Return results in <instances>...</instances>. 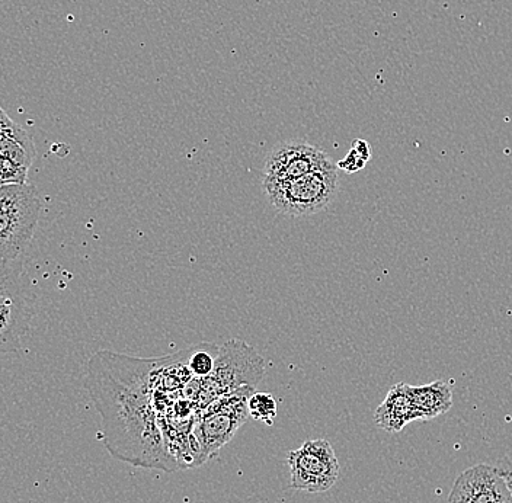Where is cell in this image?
Returning a JSON list of instances; mask_svg holds the SVG:
<instances>
[{
  "label": "cell",
  "instance_id": "6da1fadb",
  "mask_svg": "<svg viewBox=\"0 0 512 503\" xmlns=\"http://www.w3.org/2000/svg\"><path fill=\"white\" fill-rule=\"evenodd\" d=\"M153 377L131 370V358L96 352L88 364L86 389L102 415L104 441L115 458L134 466L175 470L156 422L147 386Z\"/></svg>",
  "mask_w": 512,
  "mask_h": 503
},
{
  "label": "cell",
  "instance_id": "7a4b0ae2",
  "mask_svg": "<svg viewBox=\"0 0 512 503\" xmlns=\"http://www.w3.org/2000/svg\"><path fill=\"white\" fill-rule=\"evenodd\" d=\"M40 214V195L34 185H0V262L18 261L27 251Z\"/></svg>",
  "mask_w": 512,
  "mask_h": 503
},
{
  "label": "cell",
  "instance_id": "3957f363",
  "mask_svg": "<svg viewBox=\"0 0 512 503\" xmlns=\"http://www.w3.org/2000/svg\"><path fill=\"white\" fill-rule=\"evenodd\" d=\"M265 194L275 210L290 217H307L325 210L339 189L336 163L323 166L290 181L262 182Z\"/></svg>",
  "mask_w": 512,
  "mask_h": 503
},
{
  "label": "cell",
  "instance_id": "277c9868",
  "mask_svg": "<svg viewBox=\"0 0 512 503\" xmlns=\"http://www.w3.org/2000/svg\"><path fill=\"white\" fill-rule=\"evenodd\" d=\"M265 374L261 355L242 341L226 342L220 346L213 373L203 378V387H197L194 399L206 408L214 400L235 392L243 386L256 387Z\"/></svg>",
  "mask_w": 512,
  "mask_h": 503
},
{
  "label": "cell",
  "instance_id": "5b68a950",
  "mask_svg": "<svg viewBox=\"0 0 512 503\" xmlns=\"http://www.w3.org/2000/svg\"><path fill=\"white\" fill-rule=\"evenodd\" d=\"M30 290L19 261L0 262V354L18 351L30 332Z\"/></svg>",
  "mask_w": 512,
  "mask_h": 503
},
{
  "label": "cell",
  "instance_id": "8992f818",
  "mask_svg": "<svg viewBox=\"0 0 512 503\" xmlns=\"http://www.w3.org/2000/svg\"><path fill=\"white\" fill-rule=\"evenodd\" d=\"M254 392L255 387L243 386L204 408L194 428L204 457L216 456L223 445L232 441L240 426L248 421V400Z\"/></svg>",
  "mask_w": 512,
  "mask_h": 503
},
{
  "label": "cell",
  "instance_id": "52a82bcc",
  "mask_svg": "<svg viewBox=\"0 0 512 503\" xmlns=\"http://www.w3.org/2000/svg\"><path fill=\"white\" fill-rule=\"evenodd\" d=\"M291 472V488L309 493H323L335 485L339 463L328 441L309 440L290 451L287 457Z\"/></svg>",
  "mask_w": 512,
  "mask_h": 503
},
{
  "label": "cell",
  "instance_id": "ba28073f",
  "mask_svg": "<svg viewBox=\"0 0 512 503\" xmlns=\"http://www.w3.org/2000/svg\"><path fill=\"white\" fill-rule=\"evenodd\" d=\"M331 163L329 156L312 144L303 142L277 144L265 160L262 182L290 181Z\"/></svg>",
  "mask_w": 512,
  "mask_h": 503
},
{
  "label": "cell",
  "instance_id": "9c48e42d",
  "mask_svg": "<svg viewBox=\"0 0 512 503\" xmlns=\"http://www.w3.org/2000/svg\"><path fill=\"white\" fill-rule=\"evenodd\" d=\"M448 503H512V495L495 466L479 464L460 474Z\"/></svg>",
  "mask_w": 512,
  "mask_h": 503
},
{
  "label": "cell",
  "instance_id": "30bf717a",
  "mask_svg": "<svg viewBox=\"0 0 512 503\" xmlns=\"http://www.w3.org/2000/svg\"><path fill=\"white\" fill-rule=\"evenodd\" d=\"M35 158L30 134L8 123L0 130V185L27 184L28 169Z\"/></svg>",
  "mask_w": 512,
  "mask_h": 503
},
{
  "label": "cell",
  "instance_id": "8fae6325",
  "mask_svg": "<svg viewBox=\"0 0 512 503\" xmlns=\"http://www.w3.org/2000/svg\"><path fill=\"white\" fill-rule=\"evenodd\" d=\"M374 421L379 428L390 434H398L411 422L418 421L414 400L411 396V386L399 383L387 393L386 399L380 403L374 413Z\"/></svg>",
  "mask_w": 512,
  "mask_h": 503
},
{
  "label": "cell",
  "instance_id": "7c38bea8",
  "mask_svg": "<svg viewBox=\"0 0 512 503\" xmlns=\"http://www.w3.org/2000/svg\"><path fill=\"white\" fill-rule=\"evenodd\" d=\"M411 396L418 421H430L444 415L453 406L451 384L443 380H437L425 386H411Z\"/></svg>",
  "mask_w": 512,
  "mask_h": 503
},
{
  "label": "cell",
  "instance_id": "4fadbf2b",
  "mask_svg": "<svg viewBox=\"0 0 512 503\" xmlns=\"http://www.w3.org/2000/svg\"><path fill=\"white\" fill-rule=\"evenodd\" d=\"M219 346L214 344H198L185 349L187 354V368L191 376L197 380H203L213 373L216 365L217 355H219Z\"/></svg>",
  "mask_w": 512,
  "mask_h": 503
},
{
  "label": "cell",
  "instance_id": "5bb4252c",
  "mask_svg": "<svg viewBox=\"0 0 512 503\" xmlns=\"http://www.w3.org/2000/svg\"><path fill=\"white\" fill-rule=\"evenodd\" d=\"M248 412L255 421L271 426L277 418V402L270 393L254 392L248 400Z\"/></svg>",
  "mask_w": 512,
  "mask_h": 503
},
{
  "label": "cell",
  "instance_id": "9a60e30c",
  "mask_svg": "<svg viewBox=\"0 0 512 503\" xmlns=\"http://www.w3.org/2000/svg\"><path fill=\"white\" fill-rule=\"evenodd\" d=\"M371 159V147L366 140L357 139L352 142V147L344 159L336 163V168L347 173L360 172L366 168L368 160Z\"/></svg>",
  "mask_w": 512,
  "mask_h": 503
},
{
  "label": "cell",
  "instance_id": "2e32d148",
  "mask_svg": "<svg viewBox=\"0 0 512 503\" xmlns=\"http://www.w3.org/2000/svg\"><path fill=\"white\" fill-rule=\"evenodd\" d=\"M495 469L498 470V473L501 474L502 477H504L512 495V457H504L501 458V460L496 461Z\"/></svg>",
  "mask_w": 512,
  "mask_h": 503
}]
</instances>
